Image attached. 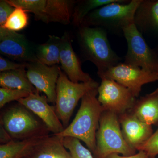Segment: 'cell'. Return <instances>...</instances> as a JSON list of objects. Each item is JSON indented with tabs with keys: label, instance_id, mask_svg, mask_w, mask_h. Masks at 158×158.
Segmentation results:
<instances>
[{
	"label": "cell",
	"instance_id": "obj_16",
	"mask_svg": "<svg viewBox=\"0 0 158 158\" xmlns=\"http://www.w3.org/2000/svg\"><path fill=\"white\" fill-rule=\"evenodd\" d=\"M78 1L47 0L41 21L67 25L72 22L75 6Z\"/></svg>",
	"mask_w": 158,
	"mask_h": 158
},
{
	"label": "cell",
	"instance_id": "obj_12",
	"mask_svg": "<svg viewBox=\"0 0 158 158\" xmlns=\"http://www.w3.org/2000/svg\"><path fill=\"white\" fill-rule=\"evenodd\" d=\"M17 102L41 119L53 135L59 134L65 129L55 108L49 104L46 96L40 95L38 92L31 93L27 97L20 99Z\"/></svg>",
	"mask_w": 158,
	"mask_h": 158
},
{
	"label": "cell",
	"instance_id": "obj_33",
	"mask_svg": "<svg viewBox=\"0 0 158 158\" xmlns=\"http://www.w3.org/2000/svg\"><path fill=\"white\" fill-rule=\"evenodd\" d=\"M28 158L26 157V158Z\"/></svg>",
	"mask_w": 158,
	"mask_h": 158
},
{
	"label": "cell",
	"instance_id": "obj_20",
	"mask_svg": "<svg viewBox=\"0 0 158 158\" xmlns=\"http://www.w3.org/2000/svg\"><path fill=\"white\" fill-rule=\"evenodd\" d=\"M62 37L49 35L45 43L36 45V56L38 62L48 66L59 63Z\"/></svg>",
	"mask_w": 158,
	"mask_h": 158
},
{
	"label": "cell",
	"instance_id": "obj_7",
	"mask_svg": "<svg viewBox=\"0 0 158 158\" xmlns=\"http://www.w3.org/2000/svg\"><path fill=\"white\" fill-rule=\"evenodd\" d=\"M123 34L127 44L123 63L147 71L158 73V53L147 44L135 23L126 27Z\"/></svg>",
	"mask_w": 158,
	"mask_h": 158
},
{
	"label": "cell",
	"instance_id": "obj_27",
	"mask_svg": "<svg viewBox=\"0 0 158 158\" xmlns=\"http://www.w3.org/2000/svg\"><path fill=\"white\" fill-rule=\"evenodd\" d=\"M137 151L144 152L149 158H156L158 155V128L149 139Z\"/></svg>",
	"mask_w": 158,
	"mask_h": 158
},
{
	"label": "cell",
	"instance_id": "obj_24",
	"mask_svg": "<svg viewBox=\"0 0 158 158\" xmlns=\"http://www.w3.org/2000/svg\"><path fill=\"white\" fill-rule=\"evenodd\" d=\"M27 12L22 8H15L4 25L1 27L15 32L25 28L29 22L28 16Z\"/></svg>",
	"mask_w": 158,
	"mask_h": 158
},
{
	"label": "cell",
	"instance_id": "obj_32",
	"mask_svg": "<svg viewBox=\"0 0 158 158\" xmlns=\"http://www.w3.org/2000/svg\"><path fill=\"white\" fill-rule=\"evenodd\" d=\"M156 51H157V52L158 53V48L157 49V50H156Z\"/></svg>",
	"mask_w": 158,
	"mask_h": 158
},
{
	"label": "cell",
	"instance_id": "obj_14",
	"mask_svg": "<svg viewBox=\"0 0 158 158\" xmlns=\"http://www.w3.org/2000/svg\"><path fill=\"white\" fill-rule=\"evenodd\" d=\"M62 39L59 63L64 73L74 83L93 81L89 74L82 70L81 62L74 51L69 34L65 32Z\"/></svg>",
	"mask_w": 158,
	"mask_h": 158
},
{
	"label": "cell",
	"instance_id": "obj_26",
	"mask_svg": "<svg viewBox=\"0 0 158 158\" xmlns=\"http://www.w3.org/2000/svg\"><path fill=\"white\" fill-rule=\"evenodd\" d=\"M31 92L25 90L0 88V108L2 109L8 103L25 98Z\"/></svg>",
	"mask_w": 158,
	"mask_h": 158
},
{
	"label": "cell",
	"instance_id": "obj_18",
	"mask_svg": "<svg viewBox=\"0 0 158 158\" xmlns=\"http://www.w3.org/2000/svg\"><path fill=\"white\" fill-rule=\"evenodd\" d=\"M62 138L55 135L48 136L27 158H72L63 144Z\"/></svg>",
	"mask_w": 158,
	"mask_h": 158
},
{
	"label": "cell",
	"instance_id": "obj_8",
	"mask_svg": "<svg viewBox=\"0 0 158 158\" xmlns=\"http://www.w3.org/2000/svg\"><path fill=\"white\" fill-rule=\"evenodd\" d=\"M101 80L98 88V99L104 111L113 112L119 116L133 108L137 98L128 89L113 80Z\"/></svg>",
	"mask_w": 158,
	"mask_h": 158
},
{
	"label": "cell",
	"instance_id": "obj_1",
	"mask_svg": "<svg viewBox=\"0 0 158 158\" xmlns=\"http://www.w3.org/2000/svg\"><path fill=\"white\" fill-rule=\"evenodd\" d=\"M98 88L88 91L82 98L75 117L59 137H70L83 141L92 153L96 150V135L104 110L98 99Z\"/></svg>",
	"mask_w": 158,
	"mask_h": 158
},
{
	"label": "cell",
	"instance_id": "obj_31",
	"mask_svg": "<svg viewBox=\"0 0 158 158\" xmlns=\"http://www.w3.org/2000/svg\"><path fill=\"white\" fill-rule=\"evenodd\" d=\"M13 139L11 138L10 134L6 130L2 125H1L0 127V143L1 144H7Z\"/></svg>",
	"mask_w": 158,
	"mask_h": 158
},
{
	"label": "cell",
	"instance_id": "obj_19",
	"mask_svg": "<svg viewBox=\"0 0 158 158\" xmlns=\"http://www.w3.org/2000/svg\"><path fill=\"white\" fill-rule=\"evenodd\" d=\"M39 136L20 141H13L0 145V158L27 157L35 148L46 137Z\"/></svg>",
	"mask_w": 158,
	"mask_h": 158
},
{
	"label": "cell",
	"instance_id": "obj_25",
	"mask_svg": "<svg viewBox=\"0 0 158 158\" xmlns=\"http://www.w3.org/2000/svg\"><path fill=\"white\" fill-rule=\"evenodd\" d=\"M63 144L69 151L72 158H95L89 149L82 145L80 140L73 137L62 138Z\"/></svg>",
	"mask_w": 158,
	"mask_h": 158
},
{
	"label": "cell",
	"instance_id": "obj_2",
	"mask_svg": "<svg viewBox=\"0 0 158 158\" xmlns=\"http://www.w3.org/2000/svg\"><path fill=\"white\" fill-rule=\"evenodd\" d=\"M107 32L99 27H78L77 38L80 50L85 60L96 66L98 76L121 62V58L110 45Z\"/></svg>",
	"mask_w": 158,
	"mask_h": 158
},
{
	"label": "cell",
	"instance_id": "obj_11",
	"mask_svg": "<svg viewBox=\"0 0 158 158\" xmlns=\"http://www.w3.org/2000/svg\"><path fill=\"white\" fill-rule=\"evenodd\" d=\"M27 77L38 92H43L49 102L56 104L57 82L61 69L57 65L50 66L38 62H29Z\"/></svg>",
	"mask_w": 158,
	"mask_h": 158
},
{
	"label": "cell",
	"instance_id": "obj_5",
	"mask_svg": "<svg viewBox=\"0 0 158 158\" xmlns=\"http://www.w3.org/2000/svg\"><path fill=\"white\" fill-rule=\"evenodd\" d=\"M25 107L20 104L6 110L1 118L2 125L14 141L48 135L49 131Z\"/></svg>",
	"mask_w": 158,
	"mask_h": 158
},
{
	"label": "cell",
	"instance_id": "obj_15",
	"mask_svg": "<svg viewBox=\"0 0 158 158\" xmlns=\"http://www.w3.org/2000/svg\"><path fill=\"white\" fill-rule=\"evenodd\" d=\"M134 23L142 34L158 35V0H141Z\"/></svg>",
	"mask_w": 158,
	"mask_h": 158
},
{
	"label": "cell",
	"instance_id": "obj_6",
	"mask_svg": "<svg viewBox=\"0 0 158 158\" xmlns=\"http://www.w3.org/2000/svg\"><path fill=\"white\" fill-rule=\"evenodd\" d=\"M98 82L94 80L75 83L61 71L57 82L55 110L64 127L69 125L74 110L80 100L88 91L98 88Z\"/></svg>",
	"mask_w": 158,
	"mask_h": 158
},
{
	"label": "cell",
	"instance_id": "obj_22",
	"mask_svg": "<svg viewBox=\"0 0 158 158\" xmlns=\"http://www.w3.org/2000/svg\"><path fill=\"white\" fill-rule=\"evenodd\" d=\"M121 0H81L78 1L75 6L72 23L79 27L85 17L94 10L102 6Z\"/></svg>",
	"mask_w": 158,
	"mask_h": 158
},
{
	"label": "cell",
	"instance_id": "obj_10",
	"mask_svg": "<svg viewBox=\"0 0 158 158\" xmlns=\"http://www.w3.org/2000/svg\"><path fill=\"white\" fill-rule=\"evenodd\" d=\"M36 47L23 34L0 27V53L2 56L21 63L37 62Z\"/></svg>",
	"mask_w": 158,
	"mask_h": 158
},
{
	"label": "cell",
	"instance_id": "obj_28",
	"mask_svg": "<svg viewBox=\"0 0 158 158\" xmlns=\"http://www.w3.org/2000/svg\"><path fill=\"white\" fill-rule=\"evenodd\" d=\"M28 63H18L9 59L0 57V72L16 70L19 69L27 68Z\"/></svg>",
	"mask_w": 158,
	"mask_h": 158
},
{
	"label": "cell",
	"instance_id": "obj_9",
	"mask_svg": "<svg viewBox=\"0 0 158 158\" xmlns=\"http://www.w3.org/2000/svg\"><path fill=\"white\" fill-rule=\"evenodd\" d=\"M101 79H110L127 88L138 97L142 86L158 81V73L150 72L121 62L98 75Z\"/></svg>",
	"mask_w": 158,
	"mask_h": 158
},
{
	"label": "cell",
	"instance_id": "obj_3",
	"mask_svg": "<svg viewBox=\"0 0 158 158\" xmlns=\"http://www.w3.org/2000/svg\"><path fill=\"white\" fill-rule=\"evenodd\" d=\"M141 2L121 0L102 6L88 14L80 26L99 27L107 32L123 34L125 27L134 23L136 10Z\"/></svg>",
	"mask_w": 158,
	"mask_h": 158
},
{
	"label": "cell",
	"instance_id": "obj_21",
	"mask_svg": "<svg viewBox=\"0 0 158 158\" xmlns=\"http://www.w3.org/2000/svg\"><path fill=\"white\" fill-rule=\"evenodd\" d=\"M0 86L1 88L25 90L31 93L38 92L28 78L26 68L1 72Z\"/></svg>",
	"mask_w": 158,
	"mask_h": 158
},
{
	"label": "cell",
	"instance_id": "obj_17",
	"mask_svg": "<svg viewBox=\"0 0 158 158\" xmlns=\"http://www.w3.org/2000/svg\"><path fill=\"white\" fill-rule=\"evenodd\" d=\"M129 111L146 124L158 125V88L136 100Z\"/></svg>",
	"mask_w": 158,
	"mask_h": 158
},
{
	"label": "cell",
	"instance_id": "obj_13",
	"mask_svg": "<svg viewBox=\"0 0 158 158\" xmlns=\"http://www.w3.org/2000/svg\"><path fill=\"white\" fill-rule=\"evenodd\" d=\"M118 117L125 140L130 147L136 151L153 134L151 125L139 120L129 111Z\"/></svg>",
	"mask_w": 158,
	"mask_h": 158
},
{
	"label": "cell",
	"instance_id": "obj_23",
	"mask_svg": "<svg viewBox=\"0 0 158 158\" xmlns=\"http://www.w3.org/2000/svg\"><path fill=\"white\" fill-rule=\"evenodd\" d=\"M11 6L22 8L27 12L34 14L36 20L41 21L47 0H7Z\"/></svg>",
	"mask_w": 158,
	"mask_h": 158
},
{
	"label": "cell",
	"instance_id": "obj_30",
	"mask_svg": "<svg viewBox=\"0 0 158 158\" xmlns=\"http://www.w3.org/2000/svg\"><path fill=\"white\" fill-rule=\"evenodd\" d=\"M106 158H149L147 154L144 152L140 151L138 153L130 156H120L118 154L113 153L108 156Z\"/></svg>",
	"mask_w": 158,
	"mask_h": 158
},
{
	"label": "cell",
	"instance_id": "obj_29",
	"mask_svg": "<svg viewBox=\"0 0 158 158\" xmlns=\"http://www.w3.org/2000/svg\"><path fill=\"white\" fill-rule=\"evenodd\" d=\"M15 9L6 0L0 1V27L4 25Z\"/></svg>",
	"mask_w": 158,
	"mask_h": 158
},
{
	"label": "cell",
	"instance_id": "obj_4",
	"mask_svg": "<svg viewBox=\"0 0 158 158\" xmlns=\"http://www.w3.org/2000/svg\"><path fill=\"white\" fill-rule=\"evenodd\" d=\"M95 158H106L113 153L123 156L133 155L136 150L130 147L125 140L118 115L113 112L103 111L96 135Z\"/></svg>",
	"mask_w": 158,
	"mask_h": 158
}]
</instances>
